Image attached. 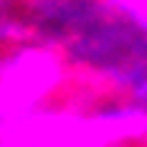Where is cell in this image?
I'll list each match as a JSON object with an SVG mask.
<instances>
[{"mask_svg":"<svg viewBox=\"0 0 147 147\" xmlns=\"http://www.w3.org/2000/svg\"><path fill=\"white\" fill-rule=\"evenodd\" d=\"M67 83V64L45 45H16L0 67V121L45 106Z\"/></svg>","mask_w":147,"mask_h":147,"instance_id":"1","label":"cell"},{"mask_svg":"<svg viewBox=\"0 0 147 147\" xmlns=\"http://www.w3.org/2000/svg\"><path fill=\"white\" fill-rule=\"evenodd\" d=\"M32 42V29L19 19H0V45L16 48V45H26Z\"/></svg>","mask_w":147,"mask_h":147,"instance_id":"2","label":"cell"},{"mask_svg":"<svg viewBox=\"0 0 147 147\" xmlns=\"http://www.w3.org/2000/svg\"><path fill=\"white\" fill-rule=\"evenodd\" d=\"M128 96L147 106V74H128Z\"/></svg>","mask_w":147,"mask_h":147,"instance_id":"3","label":"cell"},{"mask_svg":"<svg viewBox=\"0 0 147 147\" xmlns=\"http://www.w3.org/2000/svg\"><path fill=\"white\" fill-rule=\"evenodd\" d=\"M0 67H3V55H0Z\"/></svg>","mask_w":147,"mask_h":147,"instance_id":"4","label":"cell"}]
</instances>
